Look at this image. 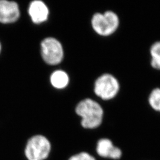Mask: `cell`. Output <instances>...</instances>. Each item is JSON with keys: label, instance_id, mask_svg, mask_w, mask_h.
I'll return each instance as SVG.
<instances>
[{"label": "cell", "instance_id": "obj_11", "mask_svg": "<svg viewBox=\"0 0 160 160\" xmlns=\"http://www.w3.org/2000/svg\"><path fill=\"white\" fill-rule=\"evenodd\" d=\"M148 102L152 109L160 113V88H156L151 92Z\"/></svg>", "mask_w": 160, "mask_h": 160}, {"label": "cell", "instance_id": "obj_2", "mask_svg": "<svg viewBox=\"0 0 160 160\" xmlns=\"http://www.w3.org/2000/svg\"><path fill=\"white\" fill-rule=\"evenodd\" d=\"M51 148V143L47 138L36 135L28 140L24 154L28 160H45L49 157Z\"/></svg>", "mask_w": 160, "mask_h": 160}, {"label": "cell", "instance_id": "obj_9", "mask_svg": "<svg viewBox=\"0 0 160 160\" xmlns=\"http://www.w3.org/2000/svg\"><path fill=\"white\" fill-rule=\"evenodd\" d=\"M51 82L52 86L57 89H62L68 85V75L62 70H57L51 75Z\"/></svg>", "mask_w": 160, "mask_h": 160}, {"label": "cell", "instance_id": "obj_5", "mask_svg": "<svg viewBox=\"0 0 160 160\" xmlns=\"http://www.w3.org/2000/svg\"><path fill=\"white\" fill-rule=\"evenodd\" d=\"M42 58L49 65H55L60 63L63 58V47L55 38H47L40 45Z\"/></svg>", "mask_w": 160, "mask_h": 160}, {"label": "cell", "instance_id": "obj_1", "mask_svg": "<svg viewBox=\"0 0 160 160\" xmlns=\"http://www.w3.org/2000/svg\"><path fill=\"white\" fill-rule=\"evenodd\" d=\"M76 113L81 118V125L86 129H95L100 126L103 118V110L96 101L86 98L78 103Z\"/></svg>", "mask_w": 160, "mask_h": 160}, {"label": "cell", "instance_id": "obj_3", "mask_svg": "<svg viewBox=\"0 0 160 160\" xmlns=\"http://www.w3.org/2000/svg\"><path fill=\"white\" fill-rule=\"evenodd\" d=\"M92 27L97 34L108 36L113 34L119 25V19L114 12L96 13L92 18Z\"/></svg>", "mask_w": 160, "mask_h": 160}, {"label": "cell", "instance_id": "obj_4", "mask_svg": "<svg viewBox=\"0 0 160 160\" xmlns=\"http://www.w3.org/2000/svg\"><path fill=\"white\" fill-rule=\"evenodd\" d=\"M120 84L114 76L109 74L101 75L94 84V92L98 97L108 100L113 98L119 92Z\"/></svg>", "mask_w": 160, "mask_h": 160}, {"label": "cell", "instance_id": "obj_7", "mask_svg": "<svg viewBox=\"0 0 160 160\" xmlns=\"http://www.w3.org/2000/svg\"><path fill=\"white\" fill-rule=\"evenodd\" d=\"M96 151L99 156L113 160L120 159L122 155L121 149L115 147L112 141L107 138H102L98 141Z\"/></svg>", "mask_w": 160, "mask_h": 160}, {"label": "cell", "instance_id": "obj_13", "mask_svg": "<svg viewBox=\"0 0 160 160\" xmlns=\"http://www.w3.org/2000/svg\"><path fill=\"white\" fill-rule=\"evenodd\" d=\"M1 51H2V45H1V43L0 42V54L1 53Z\"/></svg>", "mask_w": 160, "mask_h": 160}, {"label": "cell", "instance_id": "obj_8", "mask_svg": "<svg viewBox=\"0 0 160 160\" xmlns=\"http://www.w3.org/2000/svg\"><path fill=\"white\" fill-rule=\"evenodd\" d=\"M28 12L32 21L35 24L45 22L48 20L49 13L45 2L39 0L33 1L30 4Z\"/></svg>", "mask_w": 160, "mask_h": 160}, {"label": "cell", "instance_id": "obj_10", "mask_svg": "<svg viewBox=\"0 0 160 160\" xmlns=\"http://www.w3.org/2000/svg\"><path fill=\"white\" fill-rule=\"evenodd\" d=\"M151 57V65L157 70H160V41L154 43L150 48Z\"/></svg>", "mask_w": 160, "mask_h": 160}, {"label": "cell", "instance_id": "obj_6", "mask_svg": "<svg viewBox=\"0 0 160 160\" xmlns=\"http://www.w3.org/2000/svg\"><path fill=\"white\" fill-rule=\"evenodd\" d=\"M20 16V10L16 2L0 0V23L7 24L15 23Z\"/></svg>", "mask_w": 160, "mask_h": 160}, {"label": "cell", "instance_id": "obj_12", "mask_svg": "<svg viewBox=\"0 0 160 160\" xmlns=\"http://www.w3.org/2000/svg\"><path fill=\"white\" fill-rule=\"evenodd\" d=\"M68 160H96V158L87 152H81L71 156Z\"/></svg>", "mask_w": 160, "mask_h": 160}]
</instances>
